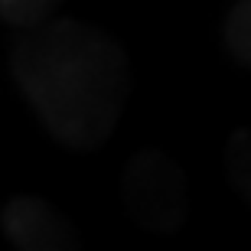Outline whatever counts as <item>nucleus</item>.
I'll return each mask as SVG.
<instances>
[{"mask_svg": "<svg viewBox=\"0 0 251 251\" xmlns=\"http://www.w3.org/2000/svg\"><path fill=\"white\" fill-rule=\"evenodd\" d=\"M10 72L46 130L72 150L111 137L130 88L124 46L78 20L26 29L13 43Z\"/></svg>", "mask_w": 251, "mask_h": 251, "instance_id": "obj_1", "label": "nucleus"}, {"mask_svg": "<svg viewBox=\"0 0 251 251\" xmlns=\"http://www.w3.org/2000/svg\"><path fill=\"white\" fill-rule=\"evenodd\" d=\"M124 202L140 228L173 235L186 219V183L179 167L157 150H137L124 170Z\"/></svg>", "mask_w": 251, "mask_h": 251, "instance_id": "obj_2", "label": "nucleus"}, {"mask_svg": "<svg viewBox=\"0 0 251 251\" xmlns=\"http://www.w3.org/2000/svg\"><path fill=\"white\" fill-rule=\"evenodd\" d=\"M7 242L20 251H65L78 248V235L62 215L39 196H13L0 215Z\"/></svg>", "mask_w": 251, "mask_h": 251, "instance_id": "obj_3", "label": "nucleus"}, {"mask_svg": "<svg viewBox=\"0 0 251 251\" xmlns=\"http://www.w3.org/2000/svg\"><path fill=\"white\" fill-rule=\"evenodd\" d=\"M62 0H0V17L10 26L20 29H36L49 23V17L59 10Z\"/></svg>", "mask_w": 251, "mask_h": 251, "instance_id": "obj_4", "label": "nucleus"}, {"mask_svg": "<svg viewBox=\"0 0 251 251\" xmlns=\"http://www.w3.org/2000/svg\"><path fill=\"white\" fill-rule=\"evenodd\" d=\"M225 43L238 62L251 65V0H238L225 17Z\"/></svg>", "mask_w": 251, "mask_h": 251, "instance_id": "obj_5", "label": "nucleus"}, {"mask_svg": "<svg viewBox=\"0 0 251 251\" xmlns=\"http://www.w3.org/2000/svg\"><path fill=\"white\" fill-rule=\"evenodd\" d=\"M225 160H228L232 183L251 202V130H235L228 147H225Z\"/></svg>", "mask_w": 251, "mask_h": 251, "instance_id": "obj_6", "label": "nucleus"}]
</instances>
